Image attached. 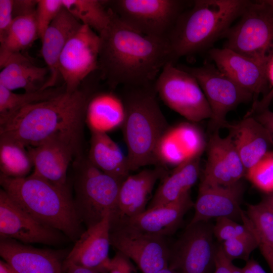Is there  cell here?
<instances>
[{
  "mask_svg": "<svg viewBox=\"0 0 273 273\" xmlns=\"http://www.w3.org/2000/svg\"><path fill=\"white\" fill-rule=\"evenodd\" d=\"M65 92L64 84L60 87L23 94L15 93L0 85V123L26 106L53 99Z\"/></svg>",
  "mask_w": 273,
  "mask_h": 273,
  "instance_id": "obj_33",
  "label": "cell"
},
{
  "mask_svg": "<svg viewBox=\"0 0 273 273\" xmlns=\"http://www.w3.org/2000/svg\"><path fill=\"white\" fill-rule=\"evenodd\" d=\"M232 273H243L242 268L238 267V266L233 264L232 267Z\"/></svg>",
  "mask_w": 273,
  "mask_h": 273,
  "instance_id": "obj_51",
  "label": "cell"
},
{
  "mask_svg": "<svg viewBox=\"0 0 273 273\" xmlns=\"http://www.w3.org/2000/svg\"><path fill=\"white\" fill-rule=\"evenodd\" d=\"M154 84L124 87L122 97L125 117L121 126L127 149L128 168L160 166L156 156L158 142L169 127L157 100Z\"/></svg>",
  "mask_w": 273,
  "mask_h": 273,
  "instance_id": "obj_5",
  "label": "cell"
},
{
  "mask_svg": "<svg viewBox=\"0 0 273 273\" xmlns=\"http://www.w3.org/2000/svg\"><path fill=\"white\" fill-rule=\"evenodd\" d=\"M100 46L99 35L83 24L67 41L58 62V71L66 92L77 90L98 70Z\"/></svg>",
  "mask_w": 273,
  "mask_h": 273,
  "instance_id": "obj_12",
  "label": "cell"
},
{
  "mask_svg": "<svg viewBox=\"0 0 273 273\" xmlns=\"http://www.w3.org/2000/svg\"><path fill=\"white\" fill-rule=\"evenodd\" d=\"M0 72V85L13 91L23 89L25 92L41 90L47 81L48 68L35 65L21 53L12 55Z\"/></svg>",
  "mask_w": 273,
  "mask_h": 273,
  "instance_id": "obj_27",
  "label": "cell"
},
{
  "mask_svg": "<svg viewBox=\"0 0 273 273\" xmlns=\"http://www.w3.org/2000/svg\"><path fill=\"white\" fill-rule=\"evenodd\" d=\"M265 1L269 5L273 6V0H265Z\"/></svg>",
  "mask_w": 273,
  "mask_h": 273,
  "instance_id": "obj_52",
  "label": "cell"
},
{
  "mask_svg": "<svg viewBox=\"0 0 273 273\" xmlns=\"http://www.w3.org/2000/svg\"><path fill=\"white\" fill-rule=\"evenodd\" d=\"M125 117L122 97L113 92L92 94L85 110V121L91 132L106 133L122 126Z\"/></svg>",
  "mask_w": 273,
  "mask_h": 273,
  "instance_id": "obj_26",
  "label": "cell"
},
{
  "mask_svg": "<svg viewBox=\"0 0 273 273\" xmlns=\"http://www.w3.org/2000/svg\"><path fill=\"white\" fill-rule=\"evenodd\" d=\"M241 219L256 238L259 246L273 254V210L262 201L249 205L246 214L242 212Z\"/></svg>",
  "mask_w": 273,
  "mask_h": 273,
  "instance_id": "obj_34",
  "label": "cell"
},
{
  "mask_svg": "<svg viewBox=\"0 0 273 273\" xmlns=\"http://www.w3.org/2000/svg\"><path fill=\"white\" fill-rule=\"evenodd\" d=\"M109 273H136L135 268L126 256L117 252L111 259Z\"/></svg>",
  "mask_w": 273,
  "mask_h": 273,
  "instance_id": "obj_40",
  "label": "cell"
},
{
  "mask_svg": "<svg viewBox=\"0 0 273 273\" xmlns=\"http://www.w3.org/2000/svg\"><path fill=\"white\" fill-rule=\"evenodd\" d=\"M242 268L243 273H266L261 266L253 259H249Z\"/></svg>",
  "mask_w": 273,
  "mask_h": 273,
  "instance_id": "obj_46",
  "label": "cell"
},
{
  "mask_svg": "<svg viewBox=\"0 0 273 273\" xmlns=\"http://www.w3.org/2000/svg\"><path fill=\"white\" fill-rule=\"evenodd\" d=\"M233 264L232 261L224 254L221 246L216 248L214 258L215 271L214 273H232Z\"/></svg>",
  "mask_w": 273,
  "mask_h": 273,
  "instance_id": "obj_43",
  "label": "cell"
},
{
  "mask_svg": "<svg viewBox=\"0 0 273 273\" xmlns=\"http://www.w3.org/2000/svg\"><path fill=\"white\" fill-rule=\"evenodd\" d=\"M35 12L14 18L8 31L0 37V67L13 54L21 53L39 38Z\"/></svg>",
  "mask_w": 273,
  "mask_h": 273,
  "instance_id": "obj_30",
  "label": "cell"
},
{
  "mask_svg": "<svg viewBox=\"0 0 273 273\" xmlns=\"http://www.w3.org/2000/svg\"><path fill=\"white\" fill-rule=\"evenodd\" d=\"M0 273H18L4 260H0Z\"/></svg>",
  "mask_w": 273,
  "mask_h": 273,
  "instance_id": "obj_48",
  "label": "cell"
},
{
  "mask_svg": "<svg viewBox=\"0 0 273 273\" xmlns=\"http://www.w3.org/2000/svg\"><path fill=\"white\" fill-rule=\"evenodd\" d=\"M124 24L146 35L167 39L190 2L181 0L104 1Z\"/></svg>",
  "mask_w": 273,
  "mask_h": 273,
  "instance_id": "obj_7",
  "label": "cell"
},
{
  "mask_svg": "<svg viewBox=\"0 0 273 273\" xmlns=\"http://www.w3.org/2000/svg\"><path fill=\"white\" fill-rule=\"evenodd\" d=\"M13 0H0V37L10 28L14 17Z\"/></svg>",
  "mask_w": 273,
  "mask_h": 273,
  "instance_id": "obj_41",
  "label": "cell"
},
{
  "mask_svg": "<svg viewBox=\"0 0 273 273\" xmlns=\"http://www.w3.org/2000/svg\"><path fill=\"white\" fill-rule=\"evenodd\" d=\"M0 255L18 273H63L66 257L57 251L5 238H1Z\"/></svg>",
  "mask_w": 273,
  "mask_h": 273,
  "instance_id": "obj_21",
  "label": "cell"
},
{
  "mask_svg": "<svg viewBox=\"0 0 273 273\" xmlns=\"http://www.w3.org/2000/svg\"><path fill=\"white\" fill-rule=\"evenodd\" d=\"M251 116L254 117L268 130L273 139V112L267 108Z\"/></svg>",
  "mask_w": 273,
  "mask_h": 273,
  "instance_id": "obj_44",
  "label": "cell"
},
{
  "mask_svg": "<svg viewBox=\"0 0 273 273\" xmlns=\"http://www.w3.org/2000/svg\"><path fill=\"white\" fill-rule=\"evenodd\" d=\"M122 183L99 169L88 159L83 164L76 183L74 204L79 219L87 228L114 213Z\"/></svg>",
  "mask_w": 273,
  "mask_h": 273,
  "instance_id": "obj_8",
  "label": "cell"
},
{
  "mask_svg": "<svg viewBox=\"0 0 273 273\" xmlns=\"http://www.w3.org/2000/svg\"><path fill=\"white\" fill-rule=\"evenodd\" d=\"M33 162V174L60 187L67 188L68 166L75 151L57 141L28 149Z\"/></svg>",
  "mask_w": 273,
  "mask_h": 273,
  "instance_id": "obj_25",
  "label": "cell"
},
{
  "mask_svg": "<svg viewBox=\"0 0 273 273\" xmlns=\"http://www.w3.org/2000/svg\"><path fill=\"white\" fill-rule=\"evenodd\" d=\"M111 12L109 25L99 35L100 78L113 89L154 84L165 65L174 64L168 39L141 34Z\"/></svg>",
  "mask_w": 273,
  "mask_h": 273,
  "instance_id": "obj_1",
  "label": "cell"
},
{
  "mask_svg": "<svg viewBox=\"0 0 273 273\" xmlns=\"http://www.w3.org/2000/svg\"><path fill=\"white\" fill-rule=\"evenodd\" d=\"M229 130L246 171L256 164L273 145L268 130L253 116L245 117L238 122H229Z\"/></svg>",
  "mask_w": 273,
  "mask_h": 273,
  "instance_id": "obj_24",
  "label": "cell"
},
{
  "mask_svg": "<svg viewBox=\"0 0 273 273\" xmlns=\"http://www.w3.org/2000/svg\"><path fill=\"white\" fill-rule=\"evenodd\" d=\"M26 147L17 141L0 138L1 174L14 178L26 176L33 164Z\"/></svg>",
  "mask_w": 273,
  "mask_h": 273,
  "instance_id": "obj_32",
  "label": "cell"
},
{
  "mask_svg": "<svg viewBox=\"0 0 273 273\" xmlns=\"http://www.w3.org/2000/svg\"><path fill=\"white\" fill-rule=\"evenodd\" d=\"M63 273H108L98 270L76 265L71 263H65L63 265Z\"/></svg>",
  "mask_w": 273,
  "mask_h": 273,
  "instance_id": "obj_45",
  "label": "cell"
},
{
  "mask_svg": "<svg viewBox=\"0 0 273 273\" xmlns=\"http://www.w3.org/2000/svg\"><path fill=\"white\" fill-rule=\"evenodd\" d=\"M156 273H179V272L168 267L158 271Z\"/></svg>",
  "mask_w": 273,
  "mask_h": 273,
  "instance_id": "obj_50",
  "label": "cell"
},
{
  "mask_svg": "<svg viewBox=\"0 0 273 273\" xmlns=\"http://www.w3.org/2000/svg\"><path fill=\"white\" fill-rule=\"evenodd\" d=\"M213 236V226L208 221L188 224L169 247L168 267L179 273H207L214 264Z\"/></svg>",
  "mask_w": 273,
  "mask_h": 273,
  "instance_id": "obj_13",
  "label": "cell"
},
{
  "mask_svg": "<svg viewBox=\"0 0 273 273\" xmlns=\"http://www.w3.org/2000/svg\"><path fill=\"white\" fill-rule=\"evenodd\" d=\"M82 23L63 8L52 22L41 39V54L50 72L49 78L41 88L54 87L60 75L58 62L61 54L70 37Z\"/></svg>",
  "mask_w": 273,
  "mask_h": 273,
  "instance_id": "obj_23",
  "label": "cell"
},
{
  "mask_svg": "<svg viewBox=\"0 0 273 273\" xmlns=\"http://www.w3.org/2000/svg\"><path fill=\"white\" fill-rule=\"evenodd\" d=\"M165 238L124 223H110V245L134 261L142 273H156L168 267L169 247Z\"/></svg>",
  "mask_w": 273,
  "mask_h": 273,
  "instance_id": "obj_11",
  "label": "cell"
},
{
  "mask_svg": "<svg viewBox=\"0 0 273 273\" xmlns=\"http://www.w3.org/2000/svg\"><path fill=\"white\" fill-rule=\"evenodd\" d=\"M2 189L32 218L76 241L83 233L67 187L56 186L33 173L14 178L0 175Z\"/></svg>",
  "mask_w": 273,
  "mask_h": 273,
  "instance_id": "obj_3",
  "label": "cell"
},
{
  "mask_svg": "<svg viewBox=\"0 0 273 273\" xmlns=\"http://www.w3.org/2000/svg\"><path fill=\"white\" fill-rule=\"evenodd\" d=\"M60 233L32 218L1 189V238L10 239L25 244L53 245L60 242Z\"/></svg>",
  "mask_w": 273,
  "mask_h": 273,
  "instance_id": "obj_14",
  "label": "cell"
},
{
  "mask_svg": "<svg viewBox=\"0 0 273 273\" xmlns=\"http://www.w3.org/2000/svg\"><path fill=\"white\" fill-rule=\"evenodd\" d=\"M193 75L198 82L212 111L210 129L212 132L224 128L227 114L240 104L253 101V96L244 89L217 67L209 62L190 68L179 67Z\"/></svg>",
  "mask_w": 273,
  "mask_h": 273,
  "instance_id": "obj_10",
  "label": "cell"
},
{
  "mask_svg": "<svg viewBox=\"0 0 273 273\" xmlns=\"http://www.w3.org/2000/svg\"><path fill=\"white\" fill-rule=\"evenodd\" d=\"M167 174L165 167L157 166L129 175L121 185L110 222L127 219L145 211L155 184Z\"/></svg>",
  "mask_w": 273,
  "mask_h": 273,
  "instance_id": "obj_19",
  "label": "cell"
},
{
  "mask_svg": "<svg viewBox=\"0 0 273 273\" xmlns=\"http://www.w3.org/2000/svg\"><path fill=\"white\" fill-rule=\"evenodd\" d=\"M37 0H13V17L35 12Z\"/></svg>",
  "mask_w": 273,
  "mask_h": 273,
  "instance_id": "obj_42",
  "label": "cell"
},
{
  "mask_svg": "<svg viewBox=\"0 0 273 273\" xmlns=\"http://www.w3.org/2000/svg\"><path fill=\"white\" fill-rule=\"evenodd\" d=\"M208 54L219 70L253 95V103L258 101L260 94L264 96L268 92V63L247 58L225 48H212Z\"/></svg>",
  "mask_w": 273,
  "mask_h": 273,
  "instance_id": "obj_16",
  "label": "cell"
},
{
  "mask_svg": "<svg viewBox=\"0 0 273 273\" xmlns=\"http://www.w3.org/2000/svg\"><path fill=\"white\" fill-rule=\"evenodd\" d=\"M88 159L99 169L122 182L129 175L127 156L106 133L91 132Z\"/></svg>",
  "mask_w": 273,
  "mask_h": 273,
  "instance_id": "obj_29",
  "label": "cell"
},
{
  "mask_svg": "<svg viewBox=\"0 0 273 273\" xmlns=\"http://www.w3.org/2000/svg\"><path fill=\"white\" fill-rule=\"evenodd\" d=\"M154 88L166 106L190 122L212 117L210 107L197 79L173 63L169 62L163 67Z\"/></svg>",
  "mask_w": 273,
  "mask_h": 273,
  "instance_id": "obj_9",
  "label": "cell"
},
{
  "mask_svg": "<svg viewBox=\"0 0 273 273\" xmlns=\"http://www.w3.org/2000/svg\"><path fill=\"white\" fill-rule=\"evenodd\" d=\"M200 158L197 156L187 160L165 176L147 209L165 205L189 192L199 176Z\"/></svg>",
  "mask_w": 273,
  "mask_h": 273,
  "instance_id": "obj_28",
  "label": "cell"
},
{
  "mask_svg": "<svg viewBox=\"0 0 273 273\" xmlns=\"http://www.w3.org/2000/svg\"><path fill=\"white\" fill-rule=\"evenodd\" d=\"M240 18L223 35V48L268 63L273 58V6L265 0L250 1Z\"/></svg>",
  "mask_w": 273,
  "mask_h": 273,
  "instance_id": "obj_6",
  "label": "cell"
},
{
  "mask_svg": "<svg viewBox=\"0 0 273 273\" xmlns=\"http://www.w3.org/2000/svg\"><path fill=\"white\" fill-rule=\"evenodd\" d=\"M267 77L268 84L271 89L260 101L253 103L251 109L247 112L246 117L251 116L255 113H259L267 109L271 101L273 99V58L269 62L267 67Z\"/></svg>",
  "mask_w": 273,
  "mask_h": 273,
  "instance_id": "obj_39",
  "label": "cell"
},
{
  "mask_svg": "<svg viewBox=\"0 0 273 273\" xmlns=\"http://www.w3.org/2000/svg\"><path fill=\"white\" fill-rule=\"evenodd\" d=\"M244 186L240 180L228 186L208 185L200 183L194 203V215L189 224L208 221L213 218H241L240 202Z\"/></svg>",
  "mask_w": 273,
  "mask_h": 273,
  "instance_id": "obj_18",
  "label": "cell"
},
{
  "mask_svg": "<svg viewBox=\"0 0 273 273\" xmlns=\"http://www.w3.org/2000/svg\"><path fill=\"white\" fill-rule=\"evenodd\" d=\"M207 159L201 183L228 186L241 180L246 170L231 135L212 132L207 143Z\"/></svg>",
  "mask_w": 273,
  "mask_h": 273,
  "instance_id": "obj_15",
  "label": "cell"
},
{
  "mask_svg": "<svg viewBox=\"0 0 273 273\" xmlns=\"http://www.w3.org/2000/svg\"><path fill=\"white\" fill-rule=\"evenodd\" d=\"M263 201L273 210V192Z\"/></svg>",
  "mask_w": 273,
  "mask_h": 273,
  "instance_id": "obj_49",
  "label": "cell"
},
{
  "mask_svg": "<svg viewBox=\"0 0 273 273\" xmlns=\"http://www.w3.org/2000/svg\"><path fill=\"white\" fill-rule=\"evenodd\" d=\"M259 248L268 264L271 273H273V254L269 250L262 246H259Z\"/></svg>",
  "mask_w": 273,
  "mask_h": 273,
  "instance_id": "obj_47",
  "label": "cell"
},
{
  "mask_svg": "<svg viewBox=\"0 0 273 273\" xmlns=\"http://www.w3.org/2000/svg\"><path fill=\"white\" fill-rule=\"evenodd\" d=\"M92 94L80 87L53 99L26 106L0 123V138L35 147L57 141L75 151Z\"/></svg>",
  "mask_w": 273,
  "mask_h": 273,
  "instance_id": "obj_2",
  "label": "cell"
},
{
  "mask_svg": "<svg viewBox=\"0 0 273 273\" xmlns=\"http://www.w3.org/2000/svg\"><path fill=\"white\" fill-rule=\"evenodd\" d=\"M63 7L82 24L100 35L107 28L111 10L99 0H62Z\"/></svg>",
  "mask_w": 273,
  "mask_h": 273,
  "instance_id": "obj_31",
  "label": "cell"
},
{
  "mask_svg": "<svg viewBox=\"0 0 273 273\" xmlns=\"http://www.w3.org/2000/svg\"><path fill=\"white\" fill-rule=\"evenodd\" d=\"M194 123L181 122L166 130L156 150L161 164L175 167L191 158L201 156L207 144L201 129Z\"/></svg>",
  "mask_w": 273,
  "mask_h": 273,
  "instance_id": "obj_17",
  "label": "cell"
},
{
  "mask_svg": "<svg viewBox=\"0 0 273 273\" xmlns=\"http://www.w3.org/2000/svg\"><path fill=\"white\" fill-rule=\"evenodd\" d=\"M214 236L220 242L240 236L250 235L252 232L245 225L240 224L228 217L216 218V222L213 226Z\"/></svg>",
  "mask_w": 273,
  "mask_h": 273,
  "instance_id": "obj_38",
  "label": "cell"
},
{
  "mask_svg": "<svg viewBox=\"0 0 273 273\" xmlns=\"http://www.w3.org/2000/svg\"><path fill=\"white\" fill-rule=\"evenodd\" d=\"M250 1L196 0L179 16L167 39L174 62L201 52L223 38Z\"/></svg>",
  "mask_w": 273,
  "mask_h": 273,
  "instance_id": "obj_4",
  "label": "cell"
},
{
  "mask_svg": "<svg viewBox=\"0 0 273 273\" xmlns=\"http://www.w3.org/2000/svg\"><path fill=\"white\" fill-rule=\"evenodd\" d=\"M194 205L189 191L165 205L112 222L124 223L143 233L165 238L177 230L185 214Z\"/></svg>",
  "mask_w": 273,
  "mask_h": 273,
  "instance_id": "obj_22",
  "label": "cell"
},
{
  "mask_svg": "<svg viewBox=\"0 0 273 273\" xmlns=\"http://www.w3.org/2000/svg\"><path fill=\"white\" fill-rule=\"evenodd\" d=\"M63 8L62 0H37L35 16L38 37L41 40L52 22Z\"/></svg>",
  "mask_w": 273,
  "mask_h": 273,
  "instance_id": "obj_37",
  "label": "cell"
},
{
  "mask_svg": "<svg viewBox=\"0 0 273 273\" xmlns=\"http://www.w3.org/2000/svg\"><path fill=\"white\" fill-rule=\"evenodd\" d=\"M110 216V214H108L100 222L87 228L82 233L67 255L65 263L109 273Z\"/></svg>",
  "mask_w": 273,
  "mask_h": 273,
  "instance_id": "obj_20",
  "label": "cell"
},
{
  "mask_svg": "<svg viewBox=\"0 0 273 273\" xmlns=\"http://www.w3.org/2000/svg\"><path fill=\"white\" fill-rule=\"evenodd\" d=\"M220 246L224 254L231 261L242 259L247 261L250 254L259 246V244L252 233L225 241Z\"/></svg>",
  "mask_w": 273,
  "mask_h": 273,
  "instance_id": "obj_36",
  "label": "cell"
},
{
  "mask_svg": "<svg viewBox=\"0 0 273 273\" xmlns=\"http://www.w3.org/2000/svg\"><path fill=\"white\" fill-rule=\"evenodd\" d=\"M256 187L267 193L273 192V151H268L245 175Z\"/></svg>",
  "mask_w": 273,
  "mask_h": 273,
  "instance_id": "obj_35",
  "label": "cell"
}]
</instances>
